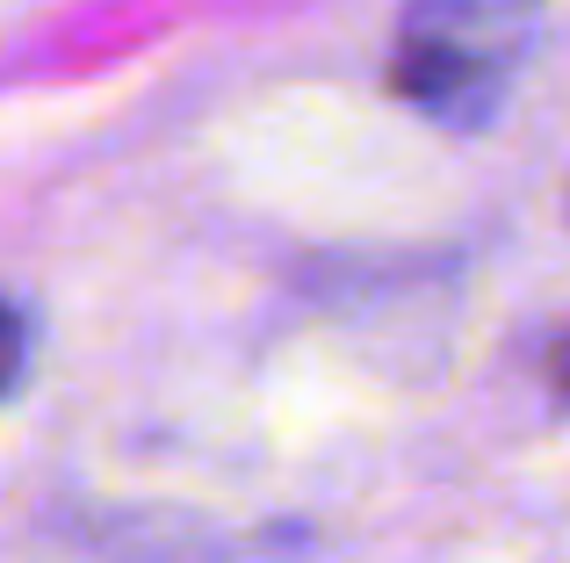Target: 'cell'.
Listing matches in <instances>:
<instances>
[{"label": "cell", "instance_id": "obj_2", "mask_svg": "<svg viewBox=\"0 0 570 563\" xmlns=\"http://www.w3.org/2000/svg\"><path fill=\"white\" fill-rule=\"evenodd\" d=\"M22 368H29V318H22V304H8V296H0V405L14 397Z\"/></svg>", "mask_w": 570, "mask_h": 563}, {"label": "cell", "instance_id": "obj_1", "mask_svg": "<svg viewBox=\"0 0 570 563\" xmlns=\"http://www.w3.org/2000/svg\"><path fill=\"white\" fill-rule=\"evenodd\" d=\"M542 43V0H404L390 29V95L448 138L499 124Z\"/></svg>", "mask_w": 570, "mask_h": 563}]
</instances>
